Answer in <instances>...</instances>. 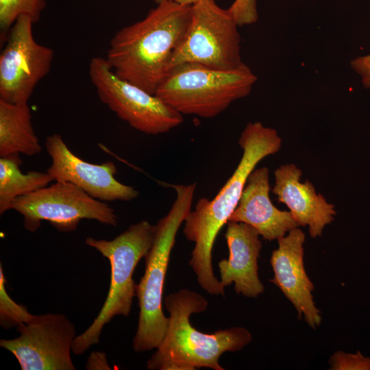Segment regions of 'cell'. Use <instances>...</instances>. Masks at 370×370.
I'll return each mask as SVG.
<instances>
[{
    "mask_svg": "<svg viewBox=\"0 0 370 370\" xmlns=\"http://www.w3.org/2000/svg\"><path fill=\"white\" fill-rule=\"evenodd\" d=\"M32 18L20 16L12 26L0 55V99L27 103L38 82L49 72L53 50L36 41Z\"/></svg>",
    "mask_w": 370,
    "mask_h": 370,
    "instance_id": "10",
    "label": "cell"
},
{
    "mask_svg": "<svg viewBox=\"0 0 370 370\" xmlns=\"http://www.w3.org/2000/svg\"><path fill=\"white\" fill-rule=\"evenodd\" d=\"M176 199L168 213L155 225L153 242L145 256V272L136 285L139 317L133 348L143 352L158 348L165 335L169 318L162 310V296L170 255L177 231L191 210L196 183L172 185Z\"/></svg>",
    "mask_w": 370,
    "mask_h": 370,
    "instance_id": "4",
    "label": "cell"
},
{
    "mask_svg": "<svg viewBox=\"0 0 370 370\" xmlns=\"http://www.w3.org/2000/svg\"><path fill=\"white\" fill-rule=\"evenodd\" d=\"M88 74L101 101L135 130L157 135L183 122V115L157 95L117 76L106 58H92Z\"/></svg>",
    "mask_w": 370,
    "mask_h": 370,
    "instance_id": "8",
    "label": "cell"
},
{
    "mask_svg": "<svg viewBox=\"0 0 370 370\" xmlns=\"http://www.w3.org/2000/svg\"><path fill=\"white\" fill-rule=\"evenodd\" d=\"M156 227L143 220L131 225L125 232L108 241L88 237L85 243L106 258L110 265V283L106 299L90 325L76 336L72 352L79 355L99 342L104 325L115 316H127L136 284L132 275L138 262L148 253L155 236Z\"/></svg>",
    "mask_w": 370,
    "mask_h": 370,
    "instance_id": "6",
    "label": "cell"
},
{
    "mask_svg": "<svg viewBox=\"0 0 370 370\" xmlns=\"http://www.w3.org/2000/svg\"><path fill=\"white\" fill-rule=\"evenodd\" d=\"M45 147L51 160L47 172L53 180L72 183L104 202L130 201L138 196L134 187L115 178L117 170L112 162L97 164L83 160L70 150L58 134L47 137Z\"/></svg>",
    "mask_w": 370,
    "mask_h": 370,
    "instance_id": "12",
    "label": "cell"
},
{
    "mask_svg": "<svg viewBox=\"0 0 370 370\" xmlns=\"http://www.w3.org/2000/svg\"><path fill=\"white\" fill-rule=\"evenodd\" d=\"M238 143L243 156L231 177L212 199H199L184 221L183 233L195 243L189 265L200 286L215 295H225L212 264L215 239L236 208L249 175L260 161L280 150L282 139L275 130L254 122L246 125Z\"/></svg>",
    "mask_w": 370,
    "mask_h": 370,
    "instance_id": "1",
    "label": "cell"
},
{
    "mask_svg": "<svg viewBox=\"0 0 370 370\" xmlns=\"http://www.w3.org/2000/svg\"><path fill=\"white\" fill-rule=\"evenodd\" d=\"M47 6L46 0H0L1 42H5L13 24L21 15L38 22Z\"/></svg>",
    "mask_w": 370,
    "mask_h": 370,
    "instance_id": "19",
    "label": "cell"
},
{
    "mask_svg": "<svg viewBox=\"0 0 370 370\" xmlns=\"http://www.w3.org/2000/svg\"><path fill=\"white\" fill-rule=\"evenodd\" d=\"M86 369H110L109 365L107 363L105 354L101 352H93L91 356H90L87 362Z\"/></svg>",
    "mask_w": 370,
    "mask_h": 370,
    "instance_id": "24",
    "label": "cell"
},
{
    "mask_svg": "<svg viewBox=\"0 0 370 370\" xmlns=\"http://www.w3.org/2000/svg\"><path fill=\"white\" fill-rule=\"evenodd\" d=\"M238 27L228 9L214 0H200L192 5L188 29L173 52L167 70L186 62L224 71L243 66Z\"/></svg>",
    "mask_w": 370,
    "mask_h": 370,
    "instance_id": "7",
    "label": "cell"
},
{
    "mask_svg": "<svg viewBox=\"0 0 370 370\" xmlns=\"http://www.w3.org/2000/svg\"><path fill=\"white\" fill-rule=\"evenodd\" d=\"M301 175L294 164L281 165L274 172L272 192L279 202L288 207L299 225L308 226L310 236L319 237L324 227L333 221L336 212L334 205L317 193L310 182L300 181Z\"/></svg>",
    "mask_w": 370,
    "mask_h": 370,
    "instance_id": "15",
    "label": "cell"
},
{
    "mask_svg": "<svg viewBox=\"0 0 370 370\" xmlns=\"http://www.w3.org/2000/svg\"><path fill=\"white\" fill-rule=\"evenodd\" d=\"M256 81L246 64L224 71L186 62L168 71L155 95L182 115L213 118L247 96Z\"/></svg>",
    "mask_w": 370,
    "mask_h": 370,
    "instance_id": "5",
    "label": "cell"
},
{
    "mask_svg": "<svg viewBox=\"0 0 370 370\" xmlns=\"http://www.w3.org/2000/svg\"><path fill=\"white\" fill-rule=\"evenodd\" d=\"M191 14L192 5L164 1L143 19L119 30L106 58L115 74L155 95L173 52L186 36Z\"/></svg>",
    "mask_w": 370,
    "mask_h": 370,
    "instance_id": "2",
    "label": "cell"
},
{
    "mask_svg": "<svg viewBox=\"0 0 370 370\" xmlns=\"http://www.w3.org/2000/svg\"><path fill=\"white\" fill-rule=\"evenodd\" d=\"M350 66L360 77L362 85L370 88V54L354 58Z\"/></svg>",
    "mask_w": 370,
    "mask_h": 370,
    "instance_id": "23",
    "label": "cell"
},
{
    "mask_svg": "<svg viewBox=\"0 0 370 370\" xmlns=\"http://www.w3.org/2000/svg\"><path fill=\"white\" fill-rule=\"evenodd\" d=\"M11 209L23 217V226L35 232L41 221H49L63 232L76 230L82 219H92L111 226L117 225L114 210L68 182L56 181L35 192L17 198Z\"/></svg>",
    "mask_w": 370,
    "mask_h": 370,
    "instance_id": "9",
    "label": "cell"
},
{
    "mask_svg": "<svg viewBox=\"0 0 370 370\" xmlns=\"http://www.w3.org/2000/svg\"><path fill=\"white\" fill-rule=\"evenodd\" d=\"M154 1L157 4L164 1H172L173 2H175L178 4L183 5H193L195 3L199 1L200 0H154Z\"/></svg>",
    "mask_w": 370,
    "mask_h": 370,
    "instance_id": "25",
    "label": "cell"
},
{
    "mask_svg": "<svg viewBox=\"0 0 370 370\" xmlns=\"http://www.w3.org/2000/svg\"><path fill=\"white\" fill-rule=\"evenodd\" d=\"M32 119L27 103H12L0 99V157L40 153L42 147Z\"/></svg>",
    "mask_w": 370,
    "mask_h": 370,
    "instance_id": "17",
    "label": "cell"
},
{
    "mask_svg": "<svg viewBox=\"0 0 370 370\" xmlns=\"http://www.w3.org/2000/svg\"><path fill=\"white\" fill-rule=\"evenodd\" d=\"M227 9L238 26L250 25L258 21L256 0H234Z\"/></svg>",
    "mask_w": 370,
    "mask_h": 370,
    "instance_id": "22",
    "label": "cell"
},
{
    "mask_svg": "<svg viewBox=\"0 0 370 370\" xmlns=\"http://www.w3.org/2000/svg\"><path fill=\"white\" fill-rule=\"evenodd\" d=\"M164 304L169 312L164 338L157 351L147 362L149 370H195L208 367L223 370L219 362L226 352L243 349L251 341V334L244 328L220 330L203 333L190 321L192 314L204 311L207 300L200 294L182 289L166 296Z\"/></svg>",
    "mask_w": 370,
    "mask_h": 370,
    "instance_id": "3",
    "label": "cell"
},
{
    "mask_svg": "<svg viewBox=\"0 0 370 370\" xmlns=\"http://www.w3.org/2000/svg\"><path fill=\"white\" fill-rule=\"evenodd\" d=\"M18 155L0 157V214L11 210L18 197L48 186L53 180L47 172L23 173Z\"/></svg>",
    "mask_w": 370,
    "mask_h": 370,
    "instance_id": "18",
    "label": "cell"
},
{
    "mask_svg": "<svg viewBox=\"0 0 370 370\" xmlns=\"http://www.w3.org/2000/svg\"><path fill=\"white\" fill-rule=\"evenodd\" d=\"M16 329L19 336L1 339L0 347L15 356L22 370L75 369L71 351L76 330L65 315H34Z\"/></svg>",
    "mask_w": 370,
    "mask_h": 370,
    "instance_id": "11",
    "label": "cell"
},
{
    "mask_svg": "<svg viewBox=\"0 0 370 370\" xmlns=\"http://www.w3.org/2000/svg\"><path fill=\"white\" fill-rule=\"evenodd\" d=\"M329 364L332 370L370 369V357H364L360 352L352 354L338 351L330 357Z\"/></svg>",
    "mask_w": 370,
    "mask_h": 370,
    "instance_id": "21",
    "label": "cell"
},
{
    "mask_svg": "<svg viewBox=\"0 0 370 370\" xmlns=\"http://www.w3.org/2000/svg\"><path fill=\"white\" fill-rule=\"evenodd\" d=\"M225 238L229 249L228 259L219 262L221 283L225 287L234 283L237 294L257 297L264 286L258 277V259L262 248L260 234L251 225L228 221Z\"/></svg>",
    "mask_w": 370,
    "mask_h": 370,
    "instance_id": "16",
    "label": "cell"
},
{
    "mask_svg": "<svg viewBox=\"0 0 370 370\" xmlns=\"http://www.w3.org/2000/svg\"><path fill=\"white\" fill-rule=\"evenodd\" d=\"M5 278L2 264H0V325L5 330L27 323L34 315L26 306L17 304L5 289Z\"/></svg>",
    "mask_w": 370,
    "mask_h": 370,
    "instance_id": "20",
    "label": "cell"
},
{
    "mask_svg": "<svg viewBox=\"0 0 370 370\" xmlns=\"http://www.w3.org/2000/svg\"><path fill=\"white\" fill-rule=\"evenodd\" d=\"M278 241V247L273 251L270 259L274 276L269 281L292 303L298 317H304L311 328H316L321 317L313 300L314 285L304 265L305 234L296 227Z\"/></svg>",
    "mask_w": 370,
    "mask_h": 370,
    "instance_id": "13",
    "label": "cell"
},
{
    "mask_svg": "<svg viewBox=\"0 0 370 370\" xmlns=\"http://www.w3.org/2000/svg\"><path fill=\"white\" fill-rule=\"evenodd\" d=\"M269 191V169L267 167L254 169L229 221L248 224L269 241L278 240L298 227L299 225L290 211L280 210L273 204Z\"/></svg>",
    "mask_w": 370,
    "mask_h": 370,
    "instance_id": "14",
    "label": "cell"
}]
</instances>
